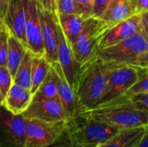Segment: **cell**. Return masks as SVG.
<instances>
[{
    "label": "cell",
    "mask_w": 148,
    "mask_h": 147,
    "mask_svg": "<svg viewBox=\"0 0 148 147\" xmlns=\"http://www.w3.org/2000/svg\"><path fill=\"white\" fill-rule=\"evenodd\" d=\"M110 65L101 62L98 56L81 68L75 89V114L77 117L94 108L104 91Z\"/></svg>",
    "instance_id": "1"
},
{
    "label": "cell",
    "mask_w": 148,
    "mask_h": 147,
    "mask_svg": "<svg viewBox=\"0 0 148 147\" xmlns=\"http://www.w3.org/2000/svg\"><path fill=\"white\" fill-rule=\"evenodd\" d=\"M97 56L113 66L148 68V33L141 29L119 43L100 49Z\"/></svg>",
    "instance_id": "2"
},
{
    "label": "cell",
    "mask_w": 148,
    "mask_h": 147,
    "mask_svg": "<svg viewBox=\"0 0 148 147\" xmlns=\"http://www.w3.org/2000/svg\"><path fill=\"white\" fill-rule=\"evenodd\" d=\"M90 118L118 130L147 126L148 112L136 109L130 104H112L95 107L81 113L77 119Z\"/></svg>",
    "instance_id": "3"
},
{
    "label": "cell",
    "mask_w": 148,
    "mask_h": 147,
    "mask_svg": "<svg viewBox=\"0 0 148 147\" xmlns=\"http://www.w3.org/2000/svg\"><path fill=\"white\" fill-rule=\"evenodd\" d=\"M108 28L100 18L89 16L85 19L83 28L71 49L80 68L97 57L99 43Z\"/></svg>",
    "instance_id": "4"
},
{
    "label": "cell",
    "mask_w": 148,
    "mask_h": 147,
    "mask_svg": "<svg viewBox=\"0 0 148 147\" xmlns=\"http://www.w3.org/2000/svg\"><path fill=\"white\" fill-rule=\"evenodd\" d=\"M82 124L75 120L68 124V133L74 147H100L113 137L118 129L90 118H80Z\"/></svg>",
    "instance_id": "5"
},
{
    "label": "cell",
    "mask_w": 148,
    "mask_h": 147,
    "mask_svg": "<svg viewBox=\"0 0 148 147\" xmlns=\"http://www.w3.org/2000/svg\"><path fill=\"white\" fill-rule=\"evenodd\" d=\"M142 69V68H135L131 66L110 65V70L104 91L97 105L94 108L102 107L123 95L126 91L137 81Z\"/></svg>",
    "instance_id": "6"
},
{
    "label": "cell",
    "mask_w": 148,
    "mask_h": 147,
    "mask_svg": "<svg viewBox=\"0 0 148 147\" xmlns=\"http://www.w3.org/2000/svg\"><path fill=\"white\" fill-rule=\"evenodd\" d=\"M25 119V138L23 147H46L52 144L67 128L66 121L47 122Z\"/></svg>",
    "instance_id": "7"
},
{
    "label": "cell",
    "mask_w": 148,
    "mask_h": 147,
    "mask_svg": "<svg viewBox=\"0 0 148 147\" xmlns=\"http://www.w3.org/2000/svg\"><path fill=\"white\" fill-rule=\"evenodd\" d=\"M23 5L27 48L34 55L44 56V47L36 0H23Z\"/></svg>",
    "instance_id": "8"
},
{
    "label": "cell",
    "mask_w": 148,
    "mask_h": 147,
    "mask_svg": "<svg viewBox=\"0 0 148 147\" xmlns=\"http://www.w3.org/2000/svg\"><path fill=\"white\" fill-rule=\"evenodd\" d=\"M23 115L26 119H37L47 122H67L62 104L56 99L32 97L29 106Z\"/></svg>",
    "instance_id": "9"
},
{
    "label": "cell",
    "mask_w": 148,
    "mask_h": 147,
    "mask_svg": "<svg viewBox=\"0 0 148 147\" xmlns=\"http://www.w3.org/2000/svg\"><path fill=\"white\" fill-rule=\"evenodd\" d=\"M41 23L42 37L44 47V57L49 64L58 62L57 59V19L56 16L44 10L37 4Z\"/></svg>",
    "instance_id": "10"
},
{
    "label": "cell",
    "mask_w": 148,
    "mask_h": 147,
    "mask_svg": "<svg viewBox=\"0 0 148 147\" xmlns=\"http://www.w3.org/2000/svg\"><path fill=\"white\" fill-rule=\"evenodd\" d=\"M57 19V18H56ZM57 59L64 76L75 92L81 68L75 59L72 49L57 23Z\"/></svg>",
    "instance_id": "11"
},
{
    "label": "cell",
    "mask_w": 148,
    "mask_h": 147,
    "mask_svg": "<svg viewBox=\"0 0 148 147\" xmlns=\"http://www.w3.org/2000/svg\"><path fill=\"white\" fill-rule=\"evenodd\" d=\"M141 29V15H133L107 29L101 38L99 48L103 49L119 43Z\"/></svg>",
    "instance_id": "12"
},
{
    "label": "cell",
    "mask_w": 148,
    "mask_h": 147,
    "mask_svg": "<svg viewBox=\"0 0 148 147\" xmlns=\"http://www.w3.org/2000/svg\"><path fill=\"white\" fill-rule=\"evenodd\" d=\"M50 68L56 86L58 99L63 108L67 123L73 124L76 120L74 91L69 85L58 62L50 64Z\"/></svg>",
    "instance_id": "13"
},
{
    "label": "cell",
    "mask_w": 148,
    "mask_h": 147,
    "mask_svg": "<svg viewBox=\"0 0 148 147\" xmlns=\"http://www.w3.org/2000/svg\"><path fill=\"white\" fill-rule=\"evenodd\" d=\"M0 127L15 147H23L25 138V119L23 114H13L0 107Z\"/></svg>",
    "instance_id": "14"
},
{
    "label": "cell",
    "mask_w": 148,
    "mask_h": 147,
    "mask_svg": "<svg viewBox=\"0 0 148 147\" xmlns=\"http://www.w3.org/2000/svg\"><path fill=\"white\" fill-rule=\"evenodd\" d=\"M3 19L10 34L16 36L27 48L23 0H8V5Z\"/></svg>",
    "instance_id": "15"
},
{
    "label": "cell",
    "mask_w": 148,
    "mask_h": 147,
    "mask_svg": "<svg viewBox=\"0 0 148 147\" xmlns=\"http://www.w3.org/2000/svg\"><path fill=\"white\" fill-rule=\"evenodd\" d=\"M32 96L29 90L13 83L3 98L2 107L13 114H23L29 106Z\"/></svg>",
    "instance_id": "16"
},
{
    "label": "cell",
    "mask_w": 148,
    "mask_h": 147,
    "mask_svg": "<svg viewBox=\"0 0 148 147\" xmlns=\"http://www.w3.org/2000/svg\"><path fill=\"white\" fill-rule=\"evenodd\" d=\"M147 134V126L118 131L100 147H136Z\"/></svg>",
    "instance_id": "17"
},
{
    "label": "cell",
    "mask_w": 148,
    "mask_h": 147,
    "mask_svg": "<svg viewBox=\"0 0 148 147\" xmlns=\"http://www.w3.org/2000/svg\"><path fill=\"white\" fill-rule=\"evenodd\" d=\"M133 15L130 0H111L100 19L108 29Z\"/></svg>",
    "instance_id": "18"
},
{
    "label": "cell",
    "mask_w": 148,
    "mask_h": 147,
    "mask_svg": "<svg viewBox=\"0 0 148 147\" xmlns=\"http://www.w3.org/2000/svg\"><path fill=\"white\" fill-rule=\"evenodd\" d=\"M56 18L62 31L71 46L82 31L86 18L79 14H62L57 15Z\"/></svg>",
    "instance_id": "19"
},
{
    "label": "cell",
    "mask_w": 148,
    "mask_h": 147,
    "mask_svg": "<svg viewBox=\"0 0 148 147\" xmlns=\"http://www.w3.org/2000/svg\"><path fill=\"white\" fill-rule=\"evenodd\" d=\"M27 48L12 34H10L8 39V50L6 57V68L12 78L25 54Z\"/></svg>",
    "instance_id": "20"
},
{
    "label": "cell",
    "mask_w": 148,
    "mask_h": 147,
    "mask_svg": "<svg viewBox=\"0 0 148 147\" xmlns=\"http://www.w3.org/2000/svg\"><path fill=\"white\" fill-rule=\"evenodd\" d=\"M32 59L33 54L27 49L13 77V83L27 90H30L31 87Z\"/></svg>",
    "instance_id": "21"
},
{
    "label": "cell",
    "mask_w": 148,
    "mask_h": 147,
    "mask_svg": "<svg viewBox=\"0 0 148 147\" xmlns=\"http://www.w3.org/2000/svg\"><path fill=\"white\" fill-rule=\"evenodd\" d=\"M50 68V64L45 59L44 56H36L33 55L32 59V71H31V87L30 93L33 95L44 78L46 77Z\"/></svg>",
    "instance_id": "22"
},
{
    "label": "cell",
    "mask_w": 148,
    "mask_h": 147,
    "mask_svg": "<svg viewBox=\"0 0 148 147\" xmlns=\"http://www.w3.org/2000/svg\"><path fill=\"white\" fill-rule=\"evenodd\" d=\"M32 97L35 98H49V99H58V94H57V90H56V86L53 78L51 68H49V70L44 78L43 81L36 90V92L33 94Z\"/></svg>",
    "instance_id": "23"
},
{
    "label": "cell",
    "mask_w": 148,
    "mask_h": 147,
    "mask_svg": "<svg viewBox=\"0 0 148 147\" xmlns=\"http://www.w3.org/2000/svg\"><path fill=\"white\" fill-rule=\"evenodd\" d=\"M10 34V29L5 23L3 17L0 16V66H6L8 39Z\"/></svg>",
    "instance_id": "24"
},
{
    "label": "cell",
    "mask_w": 148,
    "mask_h": 147,
    "mask_svg": "<svg viewBox=\"0 0 148 147\" xmlns=\"http://www.w3.org/2000/svg\"><path fill=\"white\" fill-rule=\"evenodd\" d=\"M148 68H143L137 81L126 91L123 95L130 96L134 94L148 93Z\"/></svg>",
    "instance_id": "25"
},
{
    "label": "cell",
    "mask_w": 148,
    "mask_h": 147,
    "mask_svg": "<svg viewBox=\"0 0 148 147\" xmlns=\"http://www.w3.org/2000/svg\"><path fill=\"white\" fill-rule=\"evenodd\" d=\"M56 14H79L75 0H56Z\"/></svg>",
    "instance_id": "26"
},
{
    "label": "cell",
    "mask_w": 148,
    "mask_h": 147,
    "mask_svg": "<svg viewBox=\"0 0 148 147\" xmlns=\"http://www.w3.org/2000/svg\"><path fill=\"white\" fill-rule=\"evenodd\" d=\"M13 84V78L6 66H0V92L3 96Z\"/></svg>",
    "instance_id": "27"
},
{
    "label": "cell",
    "mask_w": 148,
    "mask_h": 147,
    "mask_svg": "<svg viewBox=\"0 0 148 147\" xmlns=\"http://www.w3.org/2000/svg\"><path fill=\"white\" fill-rule=\"evenodd\" d=\"M79 15L84 18L92 16V8L94 0H75Z\"/></svg>",
    "instance_id": "28"
},
{
    "label": "cell",
    "mask_w": 148,
    "mask_h": 147,
    "mask_svg": "<svg viewBox=\"0 0 148 147\" xmlns=\"http://www.w3.org/2000/svg\"><path fill=\"white\" fill-rule=\"evenodd\" d=\"M111 0H94L92 8V16L101 18Z\"/></svg>",
    "instance_id": "29"
},
{
    "label": "cell",
    "mask_w": 148,
    "mask_h": 147,
    "mask_svg": "<svg viewBox=\"0 0 148 147\" xmlns=\"http://www.w3.org/2000/svg\"><path fill=\"white\" fill-rule=\"evenodd\" d=\"M46 147H74L69 136L68 126H67V128L59 135V137L52 144L49 145Z\"/></svg>",
    "instance_id": "30"
},
{
    "label": "cell",
    "mask_w": 148,
    "mask_h": 147,
    "mask_svg": "<svg viewBox=\"0 0 148 147\" xmlns=\"http://www.w3.org/2000/svg\"><path fill=\"white\" fill-rule=\"evenodd\" d=\"M134 15H141L148 12V0H130Z\"/></svg>",
    "instance_id": "31"
},
{
    "label": "cell",
    "mask_w": 148,
    "mask_h": 147,
    "mask_svg": "<svg viewBox=\"0 0 148 147\" xmlns=\"http://www.w3.org/2000/svg\"><path fill=\"white\" fill-rule=\"evenodd\" d=\"M36 3L42 9L57 16L56 0H36Z\"/></svg>",
    "instance_id": "32"
},
{
    "label": "cell",
    "mask_w": 148,
    "mask_h": 147,
    "mask_svg": "<svg viewBox=\"0 0 148 147\" xmlns=\"http://www.w3.org/2000/svg\"><path fill=\"white\" fill-rule=\"evenodd\" d=\"M8 5V0H0V16L3 17L6 12Z\"/></svg>",
    "instance_id": "33"
},
{
    "label": "cell",
    "mask_w": 148,
    "mask_h": 147,
    "mask_svg": "<svg viewBox=\"0 0 148 147\" xmlns=\"http://www.w3.org/2000/svg\"><path fill=\"white\" fill-rule=\"evenodd\" d=\"M136 147H148V133L144 136L142 140L140 142V144Z\"/></svg>",
    "instance_id": "34"
},
{
    "label": "cell",
    "mask_w": 148,
    "mask_h": 147,
    "mask_svg": "<svg viewBox=\"0 0 148 147\" xmlns=\"http://www.w3.org/2000/svg\"><path fill=\"white\" fill-rule=\"evenodd\" d=\"M3 98H4V96L3 95V94L0 92V107L3 106Z\"/></svg>",
    "instance_id": "35"
}]
</instances>
